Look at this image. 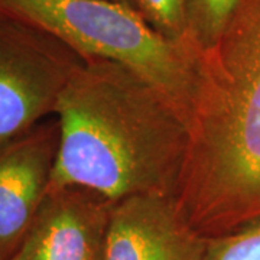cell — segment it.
<instances>
[{"mask_svg": "<svg viewBox=\"0 0 260 260\" xmlns=\"http://www.w3.org/2000/svg\"><path fill=\"white\" fill-rule=\"evenodd\" d=\"M55 116L59 143L49 191L80 186L112 203L175 195L189 148L188 124L142 75L109 59H83Z\"/></svg>", "mask_w": 260, "mask_h": 260, "instance_id": "cell-1", "label": "cell"}, {"mask_svg": "<svg viewBox=\"0 0 260 260\" xmlns=\"http://www.w3.org/2000/svg\"><path fill=\"white\" fill-rule=\"evenodd\" d=\"M112 205L80 186L49 191L9 260H104Z\"/></svg>", "mask_w": 260, "mask_h": 260, "instance_id": "cell-7", "label": "cell"}, {"mask_svg": "<svg viewBox=\"0 0 260 260\" xmlns=\"http://www.w3.org/2000/svg\"><path fill=\"white\" fill-rule=\"evenodd\" d=\"M58 143L56 117L0 143L2 260H9L18 249L47 198Z\"/></svg>", "mask_w": 260, "mask_h": 260, "instance_id": "cell-5", "label": "cell"}, {"mask_svg": "<svg viewBox=\"0 0 260 260\" xmlns=\"http://www.w3.org/2000/svg\"><path fill=\"white\" fill-rule=\"evenodd\" d=\"M0 260H2V259H0Z\"/></svg>", "mask_w": 260, "mask_h": 260, "instance_id": "cell-12", "label": "cell"}, {"mask_svg": "<svg viewBox=\"0 0 260 260\" xmlns=\"http://www.w3.org/2000/svg\"><path fill=\"white\" fill-rule=\"evenodd\" d=\"M113 2H117V3H121V5H126V6L132 8V9L140 12L139 5H138V0H113ZM140 13H142V12H140Z\"/></svg>", "mask_w": 260, "mask_h": 260, "instance_id": "cell-11", "label": "cell"}, {"mask_svg": "<svg viewBox=\"0 0 260 260\" xmlns=\"http://www.w3.org/2000/svg\"><path fill=\"white\" fill-rule=\"evenodd\" d=\"M138 5L142 15L160 34L177 41L188 42L185 23L186 0H138Z\"/></svg>", "mask_w": 260, "mask_h": 260, "instance_id": "cell-10", "label": "cell"}, {"mask_svg": "<svg viewBox=\"0 0 260 260\" xmlns=\"http://www.w3.org/2000/svg\"><path fill=\"white\" fill-rule=\"evenodd\" d=\"M204 260H260V220L208 239Z\"/></svg>", "mask_w": 260, "mask_h": 260, "instance_id": "cell-9", "label": "cell"}, {"mask_svg": "<svg viewBox=\"0 0 260 260\" xmlns=\"http://www.w3.org/2000/svg\"><path fill=\"white\" fill-rule=\"evenodd\" d=\"M207 243L174 195H130L112 205L104 260H204Z\"/></svg>", "mask_w": 260, "mask_h": 260, "instance_id": "cell-6", "label": "cell"}, {"mask_svg": "<svg viewBox=\"0 0 260 260\" xmlns=\"http://www.w3.org/2000/svg\"><path fill=\"white\" fill-rule=\"evenodd\" d=\"M239 0H186V41L201 52L221 35Z\"/></svg>", "mask_w": 260, "mask_h": 260, "instance_id": "cell-8", "label": "cell"}, {"mask_svg": "<svg viewBox=\"0 0 260 260\" xmlns=\"http://www.w3.org/2000/svg\"><path fill=\"white\" fill-rule=\"evenodd\" d=\"M0 10L47 32L81 59H109L133 70L188 124L198 51L160 34L140 12L113 0H0Z\"/></svg>", "mask_w": 260, "mask_h": 260, "instance_id": "cell-3", "label": "cell"}, {"mask_svg": "<svg viewBox=\"0 0 260 260\" xmlns=\"http://www.w3.org/2000/svg\"><path fill=\"white\" fill-rule=\"evenodd\" d=\"M189 148L175 200L207 239L260 220V0H239L198 52Z\"/></svg>", "mask_w": 260, "mask_h": 260, "instance_id": "cell-2", "label": "cell"}, {"mask_svg": "<svg viewBox=\"0 0 260 260\" xmlns=\"http://www.w3.org/2000/svg\"><path fill=\"white\" fill-rule=\"evenodd\" d=\"M81 62L58 39L0 10V143L55 114Z\"/></svg>", "mask_w": 260, "mask_h": 260, "instance_id": "cell-4", "label": "cell"}]
</instances>
